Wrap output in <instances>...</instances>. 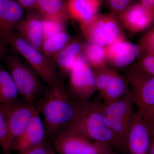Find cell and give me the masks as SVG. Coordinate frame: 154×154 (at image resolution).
Masks as SVG:
<instances>
[{"instance_id":"6da1fadb","label":"cell","mask_w":154,"mask_h":154,"mask_svg":"<svg viewBox=\"0 0 154 154\" xmlns=\"http://www.w3.org/2000/svg\"><path fill=\"white\" fill-rule=\"evenodd\" d=\"M82 102L71 96L60 77L48 85L43 96L35 103L42 116L47 140L51 142L72 124Z\"/></svg>"},{"instance_id":"7a4b0ae2","label":"cell","mask_w":154,"mask_h":154,"mask_svg":"<svg viewBox=\"0 0 154 154\" xmlns=\"http://www.w3.org/2000/svg\"><path fill=\"white\" fill-rule=\"evenodd\" d=\"M101 103L98 100L83 102L75 120L64 131L109 144L118 150L115 138L105 123Z\"/></svg>"},{"instance_id":"3957f363","label":"cell","mask_w":154,"mask_h":154,"mask_svg":"<svg viewBox=\"0 0 154 154\" xmlns=\"http://www.w3.org/2000/svg\"><path fill=\"white\" fill-rule=\"evenodd\" d=\"M131 91L115 102L101 103V108L107 126L115 137L118 150L128 152L127 138L134 112Z\"/></svg>"},{"instance_id":"277c9868","label":"cell","mask_w":154,"mask_h":154,"mask_svg":"<svg viewBox=\"0 0 154 154\" xmlns=\"http://www.w3.org/2000/svg\"><path fill=\"white\" fill-rule=\"evenodd\" d=\"M134 104L154 134V77H149L134 65L125 71Z\"/></svg>"},{"instance_id":"5b68a950","label":"cell","mask_w":154,"mask_h":154,"mask_svg":"<svg viewBox=\"0 0 154 154\" xmlns=\"http://www.w3.org/2000/svg\"><path fill=\"white\" fill-rule=\"evenodd\" d=\"M81 31L88 42L105 47L120 39H127L115 15L98 14L81 23Z\"/></svg>"},{"instance_id":"8992f818","label":"cell","mask_w":154,"mask_h":154,"mask_svg":"<svg viewBox=\"0 0 154 154\" xmlns=\"http://www.w3.org/2000/svg\"><path fill=\"white\" fill-rule=\"evenodd\" d=\"M8 42L26 60L39 78L48 85L55 83L60 77L52 59L30 45L15 32L9 36Z\"/></svg>"},{"instance_id":"52a82bcc","label":"cell","mask_w":154,"mask_h":154,"mask_svg":"<svg viewBox=\"0 0 154 154\" xmlns=\"http://www.w3.org/2000/svg\"><path fill=\"white\" fill-rule=\"evenodd\" d=\"M5 61L19 96L25 102L35 104L39 99L42 90L39 77L33 69L15 54L7 56Z\"/></svg>"},{"instance_id":"ba28073f","label":"cell","mask_w":154,"mask_h":154,"mask_svg":"<svg viewBox=\"0 0 154 154\" xmlns=\"http://www.w3.org/2000/svg\"><path fill=\"white\" fill-rule=\"evenodd\" d=\"M51 143L57 154H114L109 144L68 131L57 135Z\"/></svg>"},{"instance_id":"9c48e42d","label":"cell","mask_w":154,"mask_h":154,"mask_svg":"<svg viewBox=\"0 0 154 154\" xmlns=\"http://www.w3.org/2000/svg\"><path fill=\"white\" fill-rule=\"evenodd\" d=\"M69 93L75 99L85 102L90 101L97 91L94 69L81 53L69 74Z\"/></svg>"},{"instance_id":"30bf717a","label":"cell","mask_w":154,"mask_h":154,"mask_svg":"<svg viewBox=\"0 0 154 154\" xmlns=\"http://www.w3.org/2000/svg\"><path fill=\"white\" fill-rule=\"evenodd\" d=\"M97 91L103 104L115 102L131 91L124 75L107 65L94 69Z\"/></svg>"},{"instance_id":"8fae6325","label":"cell","mask_w":154,"mask_h":154,"mask_svg":"<svg viewBox=\"0 0 154 154\" xmlns=\"http://www.w3.org/2000/svg\"><path fill=\"white\" fill-rule=\"evenodd\" d=\"M5 118L12 150L14 141L25 129L37 110L35 104L19 100L10 105H0Z\"/></svg>"},{"instance_id":"7c38bea8","label":"cell","mask_w":154,"mask_h":154,"mask_svg":"<svg viewBox=\"0 0 154 154\" xmlns=\"http://www.w3.org/2000/svg\"><path fill=\"white\" fill-rule=\"evenodd\" d=\"M107 65L116 71L126 68L134 61L140 53L138 45L127 39H120L104 47Z\"/></svg>"},{"instance_id":"4fadbf2b","label":"cell","mask_w":154,"mask_h":154,"mask_svg":"<svg viewBox=\"0 0 154 154\" xmlns=\"http://www.w3.org/2000/svg\"><path fill=\"white\" fill-rule=\"evenodd\" d=\"M116 17L122 28L130 33H136L152 27L154 11L146 8L140 2H136Z\"/></svg>"},{"instance_id":"5bb4252c","label":"cell","mask_w":154,"mask_h":154,"mask_svg":"<svg viewBox=\"0 0 154 154\" xmlns=\"http://www.w3.org/2000/svg\"><path fill=\"white\" fill-rule=\"evenodd\" d=\"M153 138L154 135L143 116L137 111L134 112L127 138L128 152L129 154H146Z\"/></svg>"},{"instance_id":"9a60e30c","label":"cell","mask_w":154,"mask_h":154,"mask_svg":"<svg viewBox=\"0 0 154 154\" xmlns=\"http://www.w3.org/2000/svg\"><path fill=\"white\" fill-rule=\"evenodd\" d=\"M47 140L42 118L38 111L13 144L12 150L23 152L38 146Z\"/></svg>"},{"instance_id":"2e32d148","label":"cell","mask_w":154,"mask_h":154,"mask_svg":"<svg viewBox=\"0 0 154 154\" xmlns=\"http://www.w3.org/2000/svg\"><path fill=\"white\" fill-rule=\"evenodd\" d=\"M15 0H0V38L7 42L23 19L24 11Z\"/></svg>"},{"instance_id":"e0dca14e","label":"cell","mask_w":154,"mask_h":154,"mask_svg":"<svg viewBox=\"0 0 154 154\" xmlns=\"http://www.w3.org/2000/svg\"><path fill=\"white\" fill-rule=\"evenodd\" d=\"M43 21L42 17L31 14L23 18L15 29L19 36L40 51L44 40Z\"/></svg>"},{"instance_id":"ac0fdd59","label":"cell","mask_w":154,"mask_h":154,"mask_svg":"<svg viewBox=\"0 0 154 154\" xmlns=\"http://www.w3.org/2000/svg\"><path fill=\"white\" fill-rule=\"evenodd\" d=\"M101 0H67V10L69 18L82 23L98 14Z\"/></svg>"},{"instance_id":"d6986e66","label":"cell","mask_w":154,"mask_h":154,"mask_svg":"<svg viewBox=\"0 0 154 154\" xmlns=\"http://www.w3.org/2000/svg\"><path fill=\"white\" fill-rule=\"evenodd\" d=\"M84 45L78 40L70 41L53 58L57 67L63 74H69L77 57L82 51Z\"/></svg>"},{"instance_id":"ffe728a7","label":"cell","mask_w":154,"mask_h":154,"mask_svg":"<svg viewBox=\"0 0 154 154\" xmlns=\"http://www.w3.org/2000/svg\"><path fill=\"white\" fill-rule=\"evenodd\" d=\"M35 9L43 19L66 23L69 18L63 0H37Z\"/></svg>"},{"instance_id":"44dd1931","label":"cell","mask_w":154,"mask_h":154,"mask_svg":"<svg viewBox=\"0 0 154 154\" xmlns=\"http://www.w3.org/2000/svg\"><path fill=\"white\" fill-rule=\"evenodd\" d=\"M19 92L8 69L0 66V105H10L19 101Z\"/></svg>"},{"instance_id":"7402d4cb","label":"cell","mask_w":154,"mask_h":154,"mask_svg":"<svg viewBox=\"0 0 154 154\" xmlns=\"http://www.w3.org/2000/svg\"><path fill=\"white\" fill-rule=\"evenodd\" d=\"M70 41V37L65 30L45 38L42 45L41 52L53 59Z\"/></svg>"},{"instance_id":"603a6c76","label":"cell","mask_w":154,"mask_h":154,"mask_svg":"<svg viewBox=\"0 0 154 154\" xmlns=\"http://www.w3.org/2000/svg\"><path fill=\"white\" fill-rule=\"evenodd\" d=\"M82 54L93 69L107 65L104 47L88 42L84 45Z\"/></svg>"},{"instance_id":"cb8c5ba5","label":"cell","mask_w":154,"mask_h":154,"mask_svg":"<svg viewBox=\"0 0 154 154\" xmlns=\"http://www.w3.org/2000/svg\"><path fill=\"white\" fill-rule=\"evenodd\" d=\"M135 66L149 77H154V53L140 52Z\"/></svg>"},{"instance_id":"d4e9b609","label":"cell","mask_w":154,"mask_h":154,"mask_svg":"<svg viewBox=\"0 0 154 154\" xmlns=\"http://www.w3.org/2000/svg\"><path fill=\"white\" fill-rule=\"evenodd\" d=\"M0 146L3 154H11L12 148L9 141L8 128L5 115L0 107Z\"/></svg>"},{"instance_id":"484cf974","label":"cell","mask_w":154,"mask_h":154,"mask_svg":"<svg viewBox=\"0 0 154 154\" xmlns=\"http://www.w3.org/2000/svg\"><path fill=\"white\" fill-rule=\"evenodd\" d=\"M140 52L154 53V28L145 30L138 41Z\"/></svg>"},{"instance_id":"4316f807","label":"cell","mask_w":154,"mask_h":154,"mask_svg":"<svg viewBox=\"0 0 154 154\" xmlns=\"http://www.w3.org/2000/svg\"><path fill=\"white\" fill-rule=\"evenodd\" d=\"M43 33L44 39L65 30L64 22L43 19Z\"/></svg>"},{"instance_id":"83f0119b","label":"cell","mask_w":154,"mask_h":154,"mask_svg":"<svg viewBox=\"0 0 154 154\" xmlns=\"http://www.w3.org/2000/svg\"><path fill=\"white\" fill-rule=\"evenodd\" d=\"M106 2L111 12L110 13L116 16L135 3V0H106Z\"/></svg>"},{"instance_id":"f1b7e54d","label":"cell","mask_w":154,"mask_h":154,"mask_svg":"<svg viewBox=\"0 0 154 154\" xmlns=\"http://www.w3.org/2000/svg\"><path fill=\"white\" fill-rule=\"evenodd\" d=\"M17 154H57L53 148L51 143L46 140L43 143L34 148L23 152Z\"/></svg>"},{"instance_id":"f546056e","label":"cell","mask_w":154,"mask_h":154,"mask_svg":"<svg viewBox=\"0 0 154 154\" xmlns=\"http://www.w3.org/2000/svg\"><path fill=\"white\" fill-rule=\"evenodd\" d=\"M23 9L35 8L37 0H17Z\"/></svg>"},{"instance_id":"4dcf8cb0","label":"cell","mask_w":154,"mask_h":154,"mask_svg":"<svg viewBox=\"0 0 154 154\" xmlns=\"http://www.w3.org/2000/svg\"><path fill=\"white\" fill-rule=\"evenodd\" d=\"M8 43L7 42L0 38V60L5 56Z\"/></svg>"},{"instance_id":"1f68e13d","label":"cell","mask_w":154,"mask_h":154,"mask_svg":"<svg viewBox=\"0 0 154 154\" xmlns=\"http://www.w3.org/2000/svg\"><path fill=\"white\" fill-rule=\"evenodd\" d=\"M140 3L146 8L154 11V0H140Z\"/></svg>"},{"instance_id":"d6a6232c","label":"cell","mask_w":154,"mask_h":154,"mask_svg":"<svg viewBox=\"0 0 154 154\" xmlns=\"http://www.w3.org/2000/svg\"><path fill=\"white\" fill-rule=\"evenodd\" d=\"M146 154H154V138L152 139L151 143L149 148Z\"/></svg>"}]
</instances>
